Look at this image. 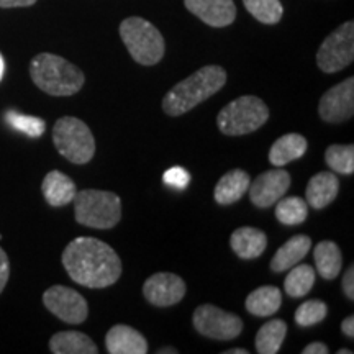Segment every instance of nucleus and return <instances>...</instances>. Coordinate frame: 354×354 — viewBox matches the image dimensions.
<instances>
[{
	"instance_id": "21",
	"label": "nucleus",
	"mask_w": 354,
	"mask_h": 354,
	"mask_svg": "<svg viewBox=\"0 0 354 354\" xmlns=\"http://www.w3.org/2000/svg\"><path fill=\"white\" fill-rule=\"evenodd\" d=\"M308 143L299 133H287L274 141L269 149V161L276 167H284L295 159L302 158L307 151Z\"/></svg>"
},
{
	"instance_id": "36",
	"label": "nucleus",
	"mask_w": 354,
	"mask_h": 354,
	"mask_svg": "<svg viewBox=\"0 0 354 354\" xmlns=\"http://www.w3.org/2000/svg\"><path fill=\"white\" fill-rule=\"evenodd\" d=\"M328 351L330 349L326 348V344L315 342V343H310L308 346H305L302 353L304 354H328Z\"/></svg>"
},
{
	"instance_id": "28",
	"label": "nucleus",
	"mask_w": 354,
	"mask_h": 354,
	"mask_svg": "<svg viewBox=\"0 0 354 354\" xmlns=\"http://www.w3.org/2000/svg\"><path fill=\"white\" fill-rule=\"evenodd\" d=\"M246 10L264 25H276L284 15L281 0H243Z\"/></svg>"
},
{
	"instance_id": "1",
	"label": "nucleus",
	"mask_w": 354,
	"mask_h": 354,
	"mask_svg": "<svg viewBox=\"0 0 354 354\" xmlns=\"http://www.w3.org/2000/svg\"><path fill=\"white\" fill-rule=\"evenodd\" d=\"M63 266L69 277L88 289L113 286L122 276V261L107 243L79 236L66 246Z\"/></svg>"
},
{
	"instance_id": "17",
	"label": "nucleus",
	"mask_w": 354,
	"mask_h": 354,
	"mask_svg": "<svg viewBox=\"0 0 354 354\" xmlns=\"http://www.w3.org/2000/svg\"><path fill=\"white\" fill-rule=\"evenodd\" d=\"M338 177L333 172H318L308 180L307 190H305V196H307L305 202L317 210L325 209L338 196Z\"/></svg>"
},
{
	"instance_id": "12",
	"label": "nucleus",
	"mask_w": 354,
	"mask_h": 354,
	"mask_svg": "<svg viewBox=\"0 0 354 354\" xmlns=\"http://www.w3.org/2000/svg\"><path fill=\"white\" fill-rule=\"evenodd\" d=\"M185 282L183 277L172 272H156L146 279L143 286V295L154 307H172L184 299Z\"/></svg>"
},
{
	"instance_id": "7",
	"label": "nucleus",
	"mask_w": 354,
	"mask_h": 354,
	"mask_svg": "<svg viewBox=\"0 0 354 354\" xmlns=\"http://www.w3.org/2000/svg\"><path fill=\"white\" fill-rule=\"evenodd\" d=\"M53 143L61 156L73 165H86L95 154V138L82 120L63 117L53 128Z\"/></svg>"
},
{
	"instance_id": "30",
	"label": "nucleus",
	"mask_w": 354,
	"mask_h": 354,
	"mask_svg": "<svg viewBox=\"0 0 354 354\" xmlns=\"http://www.w3.org/2000/svg\"><path fill=\"white\" fill-rule=\"evenodd\" d=\"M6 122L15 130L25 133L30 138H39L43 135L44 130H46V123L41 118L32 117V115H24L15 112V110H10L6 115Z\"/></svg>"
},
{
	"instance_id": "24",
	"label": "nucleus",
	"mask_w": 354,
	"mask_h": 354,
	"mask_svg": "<svg viewBox=\"0 0 354 354\" xmlns=\"http://www.w3.org/2000/svg\"><path fill=\"white\" fill-rule=\"evenodd\" d=\"M313 258H315L317 271L326 281H333L338 277L343 268V254L339 248L333 241H322L318 243L315 251H313Z\"/></svg>"
},
{
	"instance_id": "15",
	"label": "nucleus",
	"mask_w": 354,
	"mask_h": 354,
	"mask_svg": "<svg viewBox=\"0 0 354 354\" xmlns=\"http://www.w3.org/2000/svg\"><path fill=\"white\" fill-rule=\"evenodd\" d=\"M105 346L110 354H146L148 342L140 331L128 325H115L105 336Z\"/></svg>"
},
{
	"instance_id": "35",
	"label": "nucleus",
	"mask_w": 354,
	"mask_h": 354,
	"mask_svg": "<svg viewBox=\"0 0 354 354\" xmlns=\"http://www.w3.org/2000/svg\"><path fill=\"white\" fill-rule=\"evenodd\" d=\"M37 3V0H0L2 8H15V7H30Z\"/></svg>"
},
{
	"instance_id": "20",
	"label": "nucleus",
	"mask_w": 354,
	"mask_h": 354,
	"mask_svg": "<svg viewBox=\"0 0 354 354\" xmlns=\"http://www.w3.org/2000/svg\"><path fill=\"white\" fill-rule=\"evenodd\" d=\"M250 184L251 177L246 171L233 169L227 172L215 185L214 197L216 203H220V205H232V203L238 202L248 192Z\"/></svg>"
},
{
	"instance_id": "9",
	"label": "nucleus",
	"mask_w": 354,
	"mask_h": 354,
	"mask_svg": "<svg viewBox=\"0 0 354 354\" xmlns=\"http://www.w3.org/2000/svg\"><path fill=\"white\" fill-rule=\"evenodd\" d=\"M194 328L207 338L230 342L241 335L243 320L234 313L205 304L197 307L194 312Z\"/></svg>"
},
{
	"instance_id": "34",
	"label": "nucleus",
	"mask_w": 354,
	"mask_h": 354,
	"mask_svg": "<svg viewBox=\"0 0 354 354\" xmlns=\"http://www.w3.org/2000/svg\"><path fill=\"white\" fill-rule=\"evenodd\" d=\"M343 292L349 300H354V268L348 269L343 277Z\"/></svg>"
},
{
	"instance_id": "6",
	"label": "nucleus",
	"mask_w": 354,
	"mask_h": 354,
	"mask_svg": "<svg viewBox=\"0 0 354 354\" xmlns=\"http://www.w3.org/2000/svg\"><path fill=\"white\" fill-rule=\"evenodd\" d=\"M268 120V105L256 95H243L220 110L216 125L223 135L241 136L259 130Z\"/></svg>"
},
{
	"instance_id": "14",
	"label": "nucleus",
	"mask_w": 354,
	"mask_h": 354,
	"mask_svg": "<svg viewBox=\"0 0 354 354\" xmlns=\"http://www.w3.org/2000/svg\"><path fill=\"white\" fill-rule=\"evenodd\" d=\"M185 8L203 24L223 28L236 19V6L233 0H184Z\"/></svg>"
},
{
	"instance_id": "38",
	"label": "nucleus",
	"mask_w": 354,
	"mask_h": 354,
	"mask_svg": "<svg viewBox=\"0 0 354 354\" xmlns=\"http://www.w3.org/2000/svg\"><path fill=\"white\" fill-rule=\"evenodd\" d=\"M3 74H6V61H3V56L0 55V82H2Z\"/></svg>"
},
{
	"instance_id": "13",
	"label": "nucleus",
	"mask_w": 354,
	"mask_h": 354,
	"mask_svg": "<svg viewBox=\"0 0 354 354\" xmlns=\"http://www.w3.org/2000/svg\"><path fill=\"white\" fill-rule=\"evenodd\" d=\"M290 174L282 167L266 171L250 184V198L259 209H268L276 203L279 198L284 197V194L290 187Z\"/></svg>"
},
{
	"instance_id": "19",
	"label": "nucleus",
	"mask_w": 354,
	"mask_h": 354,
	"mask_svg": "<svg viewBox=\"0 0 354 354\" xmlns=\"http://www.w3.org/2000/svg\"><path fill=\"white\" fill-rule=\"evenodd\" d=\"M312 248V240L307 234H295L287 240L274 254L271 259V269L274 272H284L287 269L299 264Z\"/></svg>"
},
{
	"instance_id": "31",
	"label": "nucleus",
	"mask_w": 354,
	"mask_h": 354,
	"mask_svg": "<svg viewBox=\"0 0 354 354\" xmlns=\"http://www.w3.org/2000/svg\"><path fill=\"white\" fill-rule=\"evenodd\" d=\"M326 313H328V307H326V304L318 299H312V300H307V302H304L297 310H295L294 320L299 326L307 328V326L317 325V323L325 320Z\"/></svg>"
},
{
	"instance_id": "11",
	"label": "nucleus",
	"mask_w": 354,
	"mask_h": 354,
	"mask_svg": "<svg viewBox=\"0 0 354 354\" xmlns=\"http://www.w3.org/2000/svg\"><path fill=\"white\" fill-rule=\"evenodd\" d=\"M320 118L326 123H343L354 115V77L328 88L318 104Z\"/></svg>"
},
{
	"instance_id": "27",
	"label": "nucleus",
	"mask_w": 354,
	"mask_h": 354,
	"mask_svg": "<svg viewBox=\"0 0 354 354\" xmlns=\"http://www.w3.org/2000/svg\"><path fill=\"white\" fill-rule=\"evenodd\" d=\"M276 216L282 225L295 227L304 223L308 216V203L300 197L279 198L276 202Z\"/></svg>"
},
{
	"instance_id": "3",
	"label": "nucleus",
	"mask_w": 354,
	"mask_h": 354,
	"mask_svg": "<svg viewBox=\"0 0 354 354\" xmlns=\"http://www.w3.org/2000/svg\"><path fill=\"white\" fill-rule=\"evenodd\" d=\"M30 76L38 88L53 97H69L81 91L86 76L64 57L39 53L30 63Z\"/></svg>"
},
{
	"instance_id": "39",
	"label": "nucleus",
	"mask_w": 354,
	"mask_h": 354,
	"mask_svg": "<svg viewBox=\"0 0 354 354\" xmlns=\"http://www.w3.org/2000/svg\"><path fill=\"white\" fill-rule=\"evenodd\" d=\"M223 354H248V351L243 348H236V349H228V351H223Z\"/></svg>"
},
{
	"instance_id": "16",
	"label": "nucleus",
	"mask_w": 354,
	"mask_h": 354,
	"mask_svg": "<svg viewBox=\"0 0 354 354\" xmlns=\"http://www.w3.org/2000/svg\"><path fill=\"white\" fill-rule=\"evenodd\" d=\"M230 246L241 259H256L266 251L268 236L264 232L253 227L236 228L230 236Z\"/></svg>"
},
{
	"instance_id": "18",
	"label": "nucleus",
	"mask_w": 354,
	"mask_h": 354,
	"mask_svg": "<svg viewBox=\"0 0 354 354\" xmlns=\"http://www.w3.org/2000/svg\"><path fill=\"white\" fill-rule=\"evenodd\" d=\"M43 196L51 207H64L76 197V184L61 171H51L44 176L41 184Z\"/></svg>"
},
{
	"instance_id": "29",
	"label": "nucleus",
	"mask_w": 354,
	"mask_h": 354,
	"mask_svg": "<svg viewBox=\"0 0 354 354\" xmlns=\"http://www.w3.org/2000/svg\"><path fill=\"white\" fill-rule=\"evenodd\" d=\"M325 161L331 171L351 176L354 172V146L331 145L325 151Z\"/></svg>"
},
{
	"instance_id": "37",
	"label": "nucleus",
	"mask_w": 354,
	"mask_h": 354,
	"mask_svg": "<svg viewBox=\"0 0 354 354\" xmlns=\"http://www.w3.org/2000/svg\"><path fill=\"white\" fill-rule=\"evenodd\" d=\"M342 331L349 338H354V317L349 315L342 323Z\"/></svg>"
},
{
	"instance_id": "23",
	"label": "nucleus",
	"mask_w": 354,
	"mask_h": 354,
	"mask_svg": "<svg viewBox=\"0 0 354 354\" xmlns=\"http://www.w3.org/2000/svg\"><path fill=\"white\" fill-rule=\"evenodd\" d=\"M282 292L276 286H263L246 299V310L254 317H271L281 308Z\"/></svg>"
},
{
	"instance_id": "40",
	"label": "nucleus",
	"mask_w": 354,
	"mask_h": 354,
	"mask_svg": "<svg viewBox=\"0 0 354 354\" xmlns=\"http://www.w3.org/2000/svg\"><path fill=\"white\" fill-rule=\"evenodd\" d=\"M158 354H177V349L176 348H162V349H159Z\"/></svg>"
},
{
	"instance_id": "25",
	"label": "nucleus",
	"mask_w": 354,
	"mask_h": 354,
	"mask_svg": "<svg viewBox=\"0 0 354 354\" xmlns=\"http://www.w3.org/2000/svg\"><path fill=\"white\" fill-rule=\"evenodd\" d=\"M287 335L284 320H271L261 326L256 335L254 346L259 354H276L281 349Z\"/></svg>"
},
{
	"instance_id": "8",
	"label": "nucleus",
	"mask_w": 354,
	"mask_h": 354,
	"mask_svg": "<svg viewBox=\"0 0 354 354\" xmlns=\"http://www.w3.org/2000/svg\"><path fill=\"white\" fill-rule=\"evenodd\" d=\"M354 59V24L346 21L330 33L318 48L317 66L323 73L333 74L348 68Z\"/></svg>"
},
{
	"instance_id": "33",
	"label": "nucleus",
	"mask_w": 354,
	"mask_h": 354,
	"mask_svg": "<svg viewBox=\"0 0 354 354\" xmlns=\"http://www.w3.org/2000/svg\"><path fill=\"white\" fill-rule=\"evenodd\" d=\"M8 277H10V263H8V256L6 251L0 248V294L6 289Z\"/></svg>"
},
{
	"instance_id": "2",
	"label": "nucleus",
	"mask_w": 354,
	"mask_h": 354,
	"mask_svg": "<svg viewBox=\"0 0 354 354\" xmlns=\"http://www.w3.org/2000/svg\"><path fill=\"white\" fill-rule=\"evenodd\" d=\"M227 84V71L221 66H203L187 79L177 82L162 99V110L169 117H179L215 95Z\"/></svg>"
},
{
	"instance_id": "5",
	"label": "nucleus",
	"mask_w": 354,
	"mask_h": 354,
	"mask_svg": "<svg viewBox=\"0 0 354 354\" xmlns=\"http://www.w3.org/2000/svg\"><path fill=\"white\" fill-rule=\"evenodd\" d=\"M120 37L128 53L141 66H154L166 51L165 38L151 21L141 17H130L120 24Z\"/></svg>"
},
{
	"instance_id": "32",
	"label": "nucleus",
	"mask_w": 354,
	"mask_h": 354,
	"mask_svg": "<svg viewBox=\"0 0 354 354\" xmlns=\"http://www.w3.org/2000/svg\"><path fill=\"white\" fill-rule=\"evenodd\" d=\"M162 183L171 189L184 190L187 189V185L190 184V174L187 169H184V167L174 166L162 174Z\"/></svg>"
},
{
	"instance_id": "22",
	"label": "nucleus",
	"mask_w": 354,
	"mask_h": 354,
	"mask_svg": "<svg viewBox=\"0 0 354 354\" xmlns=\"http://www.w3.org/2000/svg\"><path fill=\"white\" fill-rule=\"evenodd\" d=\"M50 349L55 354H97L99 348L81 331H59L50 339Z\"/></svg>"
},
{
	"instance_id": "4",
	"label": "nucleus",
	"mask_w": 354,
	"mask_h": 354,
	"mask_svg": "<svg viewBox=\"0 0 354 354\" xmlns=\"http://www.w3.org/2000/svg\"><path fill=\"white\" fill-rule=\"evenodd\" d=\"M74 215L77 223L95 230H110L122 218V201L107 190L84 189L74 197Z\"/></svg>"
},
{
	"instance_id": "26",
	"label": "nucleus",
	"mask_w": 354,
	"mask_h": 354,
	"mask_svg": "<svg viewBox=\"0 0 354 354\" xmlns=\"http://www.w3.org/2000/svg\"><path fill=\"white\" fill-rule=\"evenodd\" d=\"M313 284H315V269L308 264H295L287 274L284 290L290 297L300 299L312 290Z\"/></svg>"
},
{
	"instance_id": "10",
	"label": "nucleus",
	"mask_w": 354,
	"mask_h": 354,
	"mask_svg": "<svg viewBox=\"0 0 354 354\" xmlns=\"http://www.w3.org/2000/svg\"><path fill=\"white\" fill-rule=\"evenodd\" d=\"M43 304L53 315L71 325H81L88 315L86 299L66 286H53L43 294Z\"/></svg>"
},
{
	"instance_id": "41",
	"label": "nucleus",
	"mask_w": 354,
	"mask_h": 354,
	"mask_svg": "<svg viewBox=\"0 0 354 354\" xmlns=\"http://www.w3.org/2000/svg\"><path fill=\"white\" fill-rule=\"evenodd\" d=\"M338 354H353L351 349H339Z\"/></svg>"
}]
</instances>
